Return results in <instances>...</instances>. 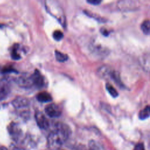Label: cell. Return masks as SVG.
Instances as JSON below:
<instances>
[{
    "mask_svg": "<svg viewBox=\"0 0 150 150\" xmlns=\"http://www.w3.org/2000/svg\"><path fill=\"white\" fill-rule=\"evenodd\" d=\"M8 130L13 140L15 141L19 140L22 136V130L18 124L11 122L8 127Z\"/></svg>",
    "mask_w": 150,
    "mask_h": 150,
    "instance_id": "277c9868",
    "label": "cell"
},
{
    "mask_svg": "<svg viewBox=\"0 0 150 150\" xmlns=\"http://www.w3.org/2000/svg\"><path fill=\"white\" fill-rule=\"evenodd\" d=\"M71 131L68 125L62 122H57L47 138L48 146L52 149H59L69 138Z\"/></svg>",
    "mask_w": 150,
    "mask_h": 150,
    "instance_id": "6da1fadb",
    "label": "cell"
},
{
    "mask_svg": "<svg viewBox=\"0 0 150 150\" xmlns=\"http://www.w3.org/2000/svg\"><path fill=\"white\" fill-rule=\"evenodd\" d=\"M53 37L56 40H60L63 38V34L62 31L59 30H56L53 32Z\"/></svg>",
    "mask_w": 150,
    "mask_h": 150,
    "instance_id": "e0dca14e",
    "label": "cell"
},
{
    "mask_svg": "<svg viewBox=\"0 0 150 150\" xmlns=\"http://www.w3.org/2000/svg\"><path fill=\"white\" fill-rule=\"evenodd\" d=\"M149 105L146 106L143 110H141L139 112V118L141 120H145L149 117Z\"/></svg>",
    "mask_w": 150,
    "mask_h": 150,
    "instance_id": "7c38bea8",
    "label": "cell"
},
{
    "mask_svg": "<svg viewBox=\"0 0 150 150\" xmlns=\"http://www.w3.org/2000/svg\"><path fill=\"white\" fill-rule=\"evenodd\" d=\"M136 2L135 1H120L118 2V6L120 9H124V10H128L129 9V10L132 9H134L136 7Z\"/></svg>",
    "mask_w": 150,
    "mask_h": 150,
    "instance_id": "30bf717a",
    "label": "cell"
},
{
    "mask_svg": "<svg viewBox=\"0 0 150 150\" xmlns=\"http://www.w3.org/2000/svg\"><path fill=\"white\" fill-rule=\"evenodd\" d=\"M141 30H142L143 33L145 35H149L150 31V22L148 19L144 21L141 26Z\"/></svg>",
    "mask_w": 150,
    "mask_h": 150,
    "instance_id": "4fadbf2b",
    "label": "cell"
},
{
    "mask_svg": "<svg viewBox=\"0 0 150 150\" xmlns=\"http://www.w3.org/2000/svg\"><path fill=\"white\" fill-rule=\"evenodd\" d=\"M11 150H25L23 148L19 147V146H13Z\"/></svg>",
    "mask_w": 150,
    "mask_h": 150,
    "instance_id": "44dd1931",
    "label": "cell"
},
{
    "mask_svg": "<svg viewBox=\"0 0 150 150\" xmlns=\"http://www.w3.org/2000/svg\"><path fill=\"white\" fill-rule=\"evenodd\" d=\"M98 74L100 77L105 79H111L119 85H121L119 75L117 72L107 66H102L98 69Z\"/></svg>",
    "mask_w": 150,
    "mask_h": 150,
    "instance_id": "7a4b0ae2",
    "label": "cell"
},
{
    "mask_svg": "<svg viewBox=\"0 0 150 150\" xmlns=\"http://www.w3.org/2000/svg\"><path fill=\"white\" fill-rule=\"evenodd\" d=\"M133 150H145V148L142 143H138L135 145Z\"/></svg>",
    "mask_w": 150,
    "mask_h": 150,
    "instance_id": "ac0fdd59",
    "label": "cell"
},
{
    "mask_svg": "<svg viewBox=\"0 0 150 150\" xmlns=\"http://www.w3.org/2000/svg\"><path fill=\"white\" fill-rule=\"evenodd\" d=\"M33 86H35L37 87L41 88L43 87L45 84V79L43 76L40 74L39 70H36L33 74H31Z\"/></svg>",
    "mask_w": 150,
    "mask_h": 150,
    "instance_id": "ba28073f",
    "label": "cell"
},
{
    "mask_svg": "<svg viewBox=\"0 0 150 150\" xmlns=\"http://www.w3.org/2000/svg\"><path fill=\"white\" fill-rule=\"evenodd\" d=\"M16 82L19 86L23 88H29L33 86L31 75L23 74L16 79Z\"/></svg>",
    "mask_w": 150,
    "mask_h": 150,
    "instance_id": "52a82bcc",
    "label": "cell"
},
{
    "mask_svg": "<svg viewBox=\"0 0 150 150\" xmlns=\"http://www.w3.org/2000/svg\"><path fill=\"white\" fill-rule=\"evenodd\" d=\"M35 120L39 127L43 129H46L49 127V122L46 117L40 111H37L35 113Z\"/></svg>",
    "mask_w": 150,
    "mask_h": 150,
    "instance_id": "8992f818",
    "label": "cell"
},
{
    "mask_svg": "<svg viewBox=\"0 0 150 150\" xmlns=\"http://www.w3.org/2000/svg\"><path fill=\"white\" fill-rule=\"evenodd\" d=\"M101 32L104 36H108V31L107 29H105V28H102L101 29Z\"/></svg>",
    "mask_w": 150,
    "mask_h": 150,
    "instance_id": "ffe728a7",
    "label": "cell"
},
{
    "mask_svg": "<svg viewBox=\"0 0 150 150\" xmlns=\"http://www.w3.org/2000/svg\"><path fill=\"white\" fill-rule=\"evenodd\" d=\"M37 100L42 103H48L52 100V97L47 92L43 91L39 93L36 96Z\"/></svg>",
    "mask_w": 150,
    "mask_h": 150,
    "instance_id": "8fae6325",
    "label": "cell"
},
{
    "mask_svg": "<svg viewBox=\"0 0 150 150\" xmlns=\"http://www.w3.org/2000/svg\"><path fill=\"white\" fill-rule=\"evenodd\" d=\"M45 111L46 114L52 118L59 117L62 114L60 107L57 105L53 103L49 104L46 106Z\"/></svg>",
    "mask_w": 150,
    "mask_h": 150,
    "instance_id": "5b68a950",
    "label": "cell"
},
{
    "mask_svg": "<svg viewBox=\"0 0 150 150\" xmlns=\"http://www.w3.org/2000/svg\"><path fill=\"white\" fill-rule=\"evenodd\" d=\"M55 56L56 60L60 62H64L66 61L68 59V56L67 54L63 53L58 50H55Z\"/></svg>",
    "mask_w": 150,
    "mask_h": 150,
    "instance_id": "5bb4252c",
    "label": "cell"
},
{
    "mask_svg": "<svg viewBox=\"0 0 150 150\" xmlns=\"http://www.w3.org/2000/svg\"><path fill=\"white\" fill-rule=\"evenodd\" d=\"M29 104V100L23 97H18L12 101L13 106L17 109L23 108L28 107Z\"/></svg>",
    "mask_w": 150,
    "mask_h": 150,
    "instance_id": "9c48e42d",
    "label": "cell"
},
{
    "mask_svg": "<svg viewBox=\"0 0 150 150\" xmlns=\"http://www.w3.org/2000/svg\"><path fill=\"white\" fill-rule=\"evenodd\" d=\"M87 2L91 5H98L101 2V1L100 0H88Z\"/></svg>",
    "mask_w": 150,
    "mask_h": 150,
    "instance_id": "d6986e66",
    "label": "cell"
},
{
    "mask_svg": "<svg viewBox=\"0 0 150 150\" xmlns=\"http://www.w3.org/2000/svg\"><path fill=\"white\" fill-rule=\"evenodd\" d=\"M18 47L16 46V45H15L13 47V49L11 52V57L14 60H19L21 59V56L19 53H18Z\"/></svg>",
    "mask_w": 150,
    "mask_h": 150,
    "instance_id": "2e32d148",
    "label": "cell"
},
{
    "mask_svg": "<svg viewBox=\"0 0 150 150\" xmlns=\"http://www.w3.org/2000/svg\"><path fill=\"white\" fill-rule=\"evenodd\" d=\"M0 150H8L7 148L4 146H0Z\"/></svg>",
    "mask_w": 150,
    "mask_h": 150,
    "instance_id": "7402d4cb",
    "label": "cell"
},
{
    "mask_svg": "<svg viewBox=\"0 0 150 150\" xmlns=\"http://www.w3.org/2000/svg\"><path fill=\"white\" fill-rule=\"evenodd\" d=\"M105 87H106L107 90L108 91V93L110 94V95L112 97L115 98V97H117L118 96V92H117V91L115 90V88L112 86H111L110 84L107 83Z\"/></svg>",
    "mask_w": 150,
    "mask_h": 150,
    "instance_id": "9a60e30c",
    "label": "cell"
},
{
    "mask_svg": "<svg viewBox=\"0 0 150 150\" xmlns=\"http://www.w3.org/2000/svg\"><path fill=\"white\" fill-rule=\"evenodd\" d=\"M11 90L10 80L7 77L0 79V101L4 100L9 96Z\"/></svg>",
    "mask_w": 150,
    "mask_h": 150,
    "instance_id": "3957f363",
    "label": "cell"
}]
</instances>
